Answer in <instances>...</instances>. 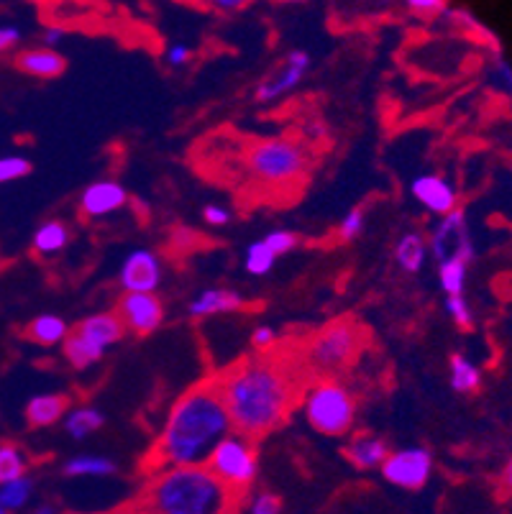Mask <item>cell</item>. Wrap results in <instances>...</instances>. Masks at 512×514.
<instances>
[{
    "label": "cell",
    "instance_id": "obj_1",
    "mask_svg": "<svg viewBox=\"0 0 512 514\" xmlns=\"http://www.w3.org/2000/svg\"><path fill=\"white\" fill-rule=\"evenodd\" d=\"M236 433L256 440L277 430L295 405L290 371L274 359H249L216 379Z\"/></svg>",
    "mask_w": 512,
    "mask_h": 514
},
{
    "label": "cell",
    "instance_id": "obj_2",
    "mask_svg": "<svg viewBox=\"0 0 512 514\" xmlns=\"http://www.w3.org/2000/svg\"><path fill=\"white\" fill-rule=\"evenodd\" d=\"M233 430L216 382L187 389L169 407L159 438L152 448L154 471L164 466H198Z\"/></svg>",
    "mask_w": 512,
    "mask_h": 514
},
{
    "label": "cell",
    "instance_id": "obj_3",
    "mask_svg": "<svg viewBox=\"0 0 512 514\" xmlns=\"http://www.w3.org/2000/svg\"><path fill=\"white\" fill-rule=\"evenodd\" d=\"M239 491L223 484L205 463L154 471L139 497L136 514H233Z\"/></svg>",
    "mask_w": 512,
    "mask_h": 514
},
{
    "label": "cell",
    "instance_id": "obj_4",
    "mask_svg": "<svg viewBox=\"0 0 512 514\" xmlns=\"http://www.w3.org/2000/svg\"><path fill=\"white\" fill-rule=\"evenodd\" d=\"M303 417L310 428L328 438H344L356 422V397L333 376L313 382L303 394Z\"/></svg>",
    "mask_w": 512,
    "mask_h": 514
},
{
    "label": "cell",
    "instance_id": "obj_5",
    "mask_svg": "<svg viewBox=\"0 0 512 514\" xmlns=\"http://www.w3.org/2000/svg\"><path fill=\"white\" fill-rule=\"evenodd\" d=\"M364 348V330L354 320H333L310 338L305 364L323 376L346 371Z\"/></svg>",
    "mask_w": 512,
    "mask_h": 514
},
{
    "label": "cell",
    "instance_id": "obj_6",
    "mask_svg": "<svg viewBox=\"0 0 512 514\" xmlns=\"http://www.w3.org/2000/svg\"><path fill=\"white\" fill-rule=\"evenodd\" d=\"M310 164L308 149L290 136L256 141L246 154V167L264 185L297 182Z\"/></svg>",
    "mask_w": 512,
    "mask_h": 514
},
{
    "label": "cell",
    "instance_id": "obj_7",
    "mask_svg": "<svg viewBox=\"0 0 512 514\" xmlns=\"http://www.w3.org/2000/svg\"><path fill=\"white\" fill-rule=\"evenodd\" d=\"M205 466L233 491H244L254 484L256 474H259V453H256L254 440L231 430L210 451Z\"/></svg>",
    "mask_w": 512,
    "mask_h": 514
},
{
    "label": "cell",
    "instance_id": "obj_8",
    "mask_svg": "<svg viewBox=\"0 0 512 514\" xmlns=\"http://www.w3.org/2000/svg\"><path fill=\"white\" fill-rule=\"evenodd\" d=\"M428 254L436 261L443 259H461L466 264H472L477 249H474L472 231H469V220H466L464 210H451V213L441 215L436 228L428 238Z\"/></svg>",
    "mask_w": 512,
    "mask_h": 514
},
{
    "label": "cell",
    "instance_id": "obj_9",
    "mask_svg": "<svg viewBox=\"0 0 512 514\" xmlns=\"http://www.w3.org/2000/svg\"><path fill=\"white\" fill-rule=\"evenodd\" d=\"M384 481H390L392 486L400 489L418 491L428 484L433 474V456L428 448H400V451H390L387 458L379 466Z\"/></svg>",
    "mask_w": 512,
    "mask_h": 514
},
{
    "label": "cell",
    "instance_id": "obj_10",
    "mask_svg": "<svg viewBox=\"0 0 512 514\" xmlns=\"http://www.w3.org/2000/svg\"><path fill=\"white\" fill-rule=\"evenodd\" d=\"M310 64H313V59H310V54L305 52V49H292L285 57V62H282L272 75H267L259 85H256V103H277V100L295 93L297 87L303 85L305 77H308Z\"/></svg>",
    "mask_w": 512,
    "mask_h": 514
},
{
    "label": "cell",
    "instance_id": "obj_11",
    "mask_svg": "<svg viewBox=\"0 0 512 514\" xmlns=\"http://www.w3.org/2000/svg\"><path fill=\"white\" fill-rule=\"evenodd\" d=\"M116 315L121 318L126 333L152 335L164 323V302L157 292H123L116 305Z\"/></svg>",
    "mask_w": 512,
    "mask_h": 514
},
{
    "label": "cell",
    "instance_id": "obj_12",
    "mask_svg": "<svg viewBox=\"0 0 512 514\" xmlns=\"http://www.w3.org/2000/svg\"><path fill=\"white\" fill-rule=\"evenodd\" d=\"M164 277V266L157 251L134 249L118 269V284L123 292H157Z\"/></svg>",
    "mask_w": 512,
    "mask_h": 514
},
{
    "label": "cell",
    "instance_id": "obj_13",
    "mask_svg": "<svg viewBox=\"0 0 512 514\" xmlns=\"http://www.w3.org/2000/svg\"><path fill=\"white\" fill-rule=\"evenodd\" d=\"M410 195H413L415 203L423 205L428 213L438 215V218L456 210V205H459V192H456L454 182L443 174H418L410 182Z\"/></svg>",
    "mask_w": 512,
    "mask_h": 514
},
{
    "label": "cell",
    "instance_id": "obj_14",
    "mask_svg": "<svg viewBox=\"0 0 512 514\" xmlns=\"http://www.w3.org/2000/svg\"><path fill=\"white\" fill-rule=\"evenodd\" d=\"M128 192L121 182L116 180H98L93 185H88L82 190L80 200V213L90 220L108 218V215L118 213V210L126 208Z\"/></svg>",
    "mask_w": 512,
    "mask_h": 514
},
{
    "label": "cell",
    "instance_id": "obj_15",
    "mask_svg": "<svg viewBox=\"0 0 512 514\" xmlns=\"http://www.w3.org/2000/svg\"><path fill=\"white\" fill-rule=\"evenodd\" d=\"M246 300L241 292L228 287H208L200 289L198 295L187 302V315L195 320L203 318H216V315H228V312L244 310Z\"/></svg>",
    "mask_w": 512,
    "mask_h": 514
},
{
    "label": "cell",
    "instance_id": "obj_16",
    "mask_svg": "<svg viewBox=\"0 0 512 514\" xmlns=\"http://www.w3.org/2000/svg\"><path fill=\"white\" fill-rule=\"evenodd\" d=\"M16 70L26 77H36V80H57L67 70V59L57 52V49L49 47H29L21 49L13 59Z\"/></svg>",
    "mask_w": 512,
    "mask_h": 514
},
{
    "label": "cell",
    "instance_id": "obj_17",
    "mask_svg": "<svg viewBox=\"0 0 512 514\" xmlns=\"http://www.w3.org/2000/svg\"><path fill=\"white\" fill-rule=\"evenodd\" d=\"M75 330L105 353H108V348L118 346L126 335V328H123L116 312H93L88 318H82Z\"/></svg>",
    "mask_w": 512,
    "mask_h": 514
},
{
    "label": "cell",
    "instance_id": "obj_18",
    "mask_svg": "<svg viewBox=\"0 0 512 514\" xmlns=\"http://www.w3.org/2000/svg\"><path fill=\"white\" fill-rule=\"evenodd\" d=\"M70 410V397L59 392H41L26 402V422L31 428H52Z\"/></svg>",
    "mask_w": 512,
    "mask_h": 514
},
{
    "label": "cell",
    "instance_id": "obj_19",
    "mask_svg": "<svg viewBox=\"0 0 512 514\" xmlns=\"http://www.w3.org/2000/svg\"><path fill=\"white\" fill-rule=\"evenodd\" d=\"M344 453L346 461L354 468H359V471H377L384 458H387V453H390V445L379 435L359 433L349 440Z\"/></svg>",
    "mask_w": 512,
    "mask_h": 514
},
{
    "label": "cell",
    "instance_id": "obj_20",
    "mask_svg": "<svg viewBox=\"0 0 512 514\" xmlns=\"http://www.w3.org/2000/svg\"><path fill=\"white\" fill-rule=\"evenodd\" d=\"M67 335H70V323L57 312H41L26 325V341L36 343L41 348L62 346Z\"/></svg>",
    "mask_w": 512,
    "mask_h": 514
},
{
    "label": "cell",
    "instance_id": "obj_21",
    "mask_svg": "<svg viewBox=\"0 0 512 514\" xmlns=\"http://www.w3.org/2000/svg\"><path fill=\"white\" fill-rule=\"evenodd\" d=\"M72 241V228L64 223V220L52 218L44 220L39 228L34 231V238H31V249L39 256L49 259V256L62 254Z\"/></svg>",
    "mask_w": 512,
    "mask_h": 514
},
{
    "label": "cell",
    "instance_id": "obj_22",
    "mask_svg": "<svg viewBox=\"0 0 512 514\" xmlns=\"http://www.w3.org/2000/svg\"><path fill=\"white\" fill-rule=\"evenodd\" d=\"M62 474L67 479H108L118 474V466L113 458L95 456V453H82L64 461Z\"/></svg>",
    "mask_w": 512,
    "mask_h": 514
},
{
    "label": "cell",
    "instance_id": "obj_23",
    "mask_svg": "<svg viewBox=\"0 0 512 514\" xmlns=\"http://www.w3.org/2000/svg\"><path fill=\"white\" fill-rule=\"evenodd\" d=\"M428 238L420 231L402 233L395 243V261L405 274H418L428 259Z\"/></svg>",
    "mask_w": 512,
    "mask_h": 514
},
{
    "label": "cell",
    "instance_id": "obj_24",
    "mask_svg": "<svg viewBox=\"0 0 512 514\" xmlns=\"http://www.w3.org/2000/svg\"><path fill=\"white\" fill-rule=\"evenodd\" d=\"M62 353H64V359H67V364L77 371L93 369L95 364H100V361L105 359V351H100L98 346H93V343H90L85 335L77 333V330H70V335L64 338Z\"/></svg>",
    "mask_w": 512,
    "mask_h": 514
},
{
    "label": "cell",
    "instance_id": "obj_25",
    "mask_svg": "<svg viewBox=\"0 0 512 514\" xmlns=\"http://www.w3.org/2000/svg\"><path fill=\"white\" fill-rule=\"evenodd\" d=\"M64 430L72 435L75 440H85L93 433H98L105 425V415L93 405H80L67 410V415L62 417Z\"/></svg>",
    "mask_w": 512,
    "mask_h": 514
},
{
    "label": "cell",
    "instance_id": "obj_26",
    "mask_svg": "<svg viewBox=\"0 0 512 514\" xmlns=\"http://www.w3.org/2000/svg\"><path fill=\"white\" fill-rule=\"evenodd\" d=\"M448 382H451L454 392L472 394L482 384V371H479V366L474 361L466 359L464 353H454L451 364H448Z\"/></svg>",
    "mask_w": 512,
    "mask_h": 514
},
{
    "label": "cell",
    "instance_id": "obj_27",
    "mask_svg": "<svg viewBox=\"0 0 512 514\" xmlns=\"http://www.w3.org/2000/svg\"><path fill=\"white\" fill-rule=\"evenodd\" d=\"M466 274L469 264L461 259H443L438 261V284H441L443 295H464Z\"/></svg>",
    "mask_w": 512,
    "mask_h": 514
},
{
    "label": "cell",
    "instance_id": "obj_28",
    "mask_svg": "<svg viewBox=\"0 0 512 514\" xmlns=\"http://www.w3.org/2000/svg\"><path fill=\"white\" fill-rule=\"evenodd\" d=\"M31 497H34V481H31L26 474L0 484V504H3L6 509H11V512L24 509Z\"/></svg>",
    "mask_w": 512,
    "mask_h": 514
},
{
    "label": "cell",
    "instance_id": "obj_29",
    "mask_svg": "<svg viewBox=\"0 0 512 514\" xmlns=\"http://www.w3.org/2000/svg\"><path fill=\"white\" fill-rule=\"evenodd\" d=\"M274 261H277V256L272 254V249L264 241H254L246 246L244 269L251 277H267L274 269Z\"/></svg>",
    "mask_w": 512,
    "mask_h": 514
},
{
    "label": "cell",
    "instance_id": "obj_30",
    "mask_svg": "<svg viewBox=\"0 0 512 514\" xmlns=\"http://www.w3.org/2000/svg\"><path fill=\"white\" fill-rule=\"evenodd\" d=\"M29 471V456L18 445L0 443V484L18 479Z\"/></svg>",
    "mask_w": 512,
    "mask_h": 514
},
{
    "label": "cell",
    "instance_id": "obj_31",
    "mask_svg": "<svg viewBox=\"0 0 512 514\" xmlns=\"http://www.w3.org/2000/svg\"><path fill=\"white\" fill-rule=\"evenodd\" d=\"M31 169L34 167H31V162L26 159V156H18V154L0 156V185L24 180V177H29L31 174Z\"/></svg>",
    "mask_w": 512,
    "mask_h": 514
},
{
    "label": "cell",
    "instance_id": "obj_32",
    "mask_svg": "<svg viewBox=\"0 0 512 514\" xmlns=\"http://www.w3.org/2000/svg\"><path fill=\"white\" fill-rule=\"evenodd\" d=\"M264 243H267L269 249H272V254L280 259V256L290 254V251L297 249V243H300V236H297L295 231H287V228H274V231H269L267 236L262 238Z\"/></svg>",
    "mask_w": 512,
    "mask_h": 514
},
{
    "label": "cell",
    "instance_id": "obj_33",
    "mask_svg": "<svg viewBox=\"0 0 512 514\" xmlns=\"http://www.w3.org/2000/svg\"><path fill=\"white\" fill-rule=\"evenodd\" d=\"M364 228H367V213L361 208H351L338 223V238L346 243L356 241L364 233Z\"/></svg>",
    "mask_w": 512,
    "mask_h": 514
},
{
    "label": "cell",
    "instance_id": "obj_34",
    "mask_svg": "<svg viewBox=\"0 0 512 514\" xmlns=\"http://www.w3.org/2000/svg\"><path fill=\"white\" fill-rule=\"evenodd\" d=\"M446 312H448V318L454 320L459 328H472L474 315L464 295H446Z\"/></svg>",
    "mask_w": 512,
    "mask_h": 514
},
{
    "label": "cell",
    "instance_id": "obj_35",
    "mask_svg": "<svg viewBox=\"0 0 512 514\" xmlns=\"http://www.w3.org/2000/svg\"><path fill=\"white\" fill-rule=\"evenodd\" d=\"M251 514H282V499L277 494L262 491L251 499Z\"/></svg>",
    "mask_w": 512,
    "mask_h": 514
},
{
    "label": "cell",
    "instance_id": "obj_36",
    "mask_svg": "<svg viewBox=\"0 0 512 514\" xmlns=\"http://www.w3.org/2000/svg\"><path fill=\"white\" fill-rule=\"evenodd\" d=\"M203 220H205V223H208V226L223 228V226H228V223H231L233 213L226 208V205L210 203V205H205V208H203Z\"/></svg>",
    "mask_w": 512,
    "mask_h": 514
},
{
    "label": "cell",
    "instance_id": "obj_37",
    "mask_svg": "<svg viewBox=\"0 0 512 514\" xmlns=\"http://www.w3.org/2000/svg\"><path fill=\"white\" fill-rule=\"evenodd\" d=\"M274 343H277V330H274L272 325L262 323L251 330V346H254L256 351H269Z\"/></svg>",
    "mask_w": 512,
    "mask_h": 514
},
{
    "label": "cell",
    "instance_id": "obj_38",
    "mask_svg": "<svg viewBox=\"0 0 512 514\" xmlns=\"http://www.w3.org/2000/svg\"><path fill=\"white\" fill-rule=\"evenodd\" d=\"M192 47L182 44V41H175V44H169L167 52H164V59H167L169 67H187L192 62Z\"/></svg>",
    "mask_w": 512,
    "mask_h": 514
},
{
    "label": "cell",
    "instance_id": "obj_39",
    "mask_svg": "<svg viewBox=\"0 0 512 514\" xmlns=\"http://www.w3.org/2000/svg\"><path fill=\"white\" fill-rule=\"evenodd\" d=\"M448 0H405L408 11L418 13V16H438V13H446Z\"/></svg>",
    "mask_w": 512,
    "mask_h": 514
},
{
    "label": "cell",
    "instance_id": "obj_40",
    "mask_svg": "<svg viewBox=\"0 0 512 514\" xmlns=\"http://www.w3.org/2000/svg\"><path fill=\"white\" fill-rule=\"evenodd\" d=\"M21 44V29L16 24H0V57Z\"/></svg>",
    "mask_w": 512,
    "mask_h": 514
},
{
    "label": "cell",
    "instance_id": "obj_41",
    "mask_svg": "<svg viewBox=\"0 0 512 514\" xmlns=\"http://www.w3.org/2000/svg\"><path fill=\"white\" fill-rule=\"evenodd\" d=\"M203 3L210 8V11L226 13V16H231V13L246 11V8H249L254 0H203Z\"/></svg>",
    "mask_w": 512,
    "mask_h": 514
},
{
    "label": "cell",
    "instance_id": "obj_42",
    "mask_svg": "<svg viewBox=\"0 0 512 514\" xmlns=\"http://www.w3.org/2000/svg\"><path fill=\"white\" fill-rule=\"evenodd\" d=\"M64 36H67V31H64L62 26H47V29H44V34H41V41H44V47L57 49L59 44L64 41Z\"/></svg>",
    "mask_w": 512,
    "mask_h": 514
},
{
    "label": "cell",
    "instance_id": "obj_43",
    "mask_svg": "<svg viewBox=\"0 0 512 514\" xmlns=\"http://www.w3.org/2000/svg\"><path fill=\"white\" fill-rule=\"evenodd\" d=\"M502 484H505V489L512 494V458H510V461H507L505 471H502Z\"/></svg>",
    "mask_w": 512,
    "mask_h": 514
},
{
    "label": "cell",
    "instance_id": "obj_44",
    "mask_svg": "<svg viewBox=\"0 0 512 514\" xmlns=\"http://www.w3.org/2000/svg\"><path fill=\"white\" fill-rule=\"evenodd\" d=\"M34 514H59V509L54 507V504H39V507L34 509Z\"/></svg>",
    "mask_w": 512,
    "mask_h": 514
},
{
    "label": "cell",
    "instance_id": "obj_45",
    "mask_svg": "<svg viewBox=\"0 0 512 514\" xmlns=\"http://www.w3.org/2000/svg\"><path fill=\"white\" fill-rule=\"evenodd\" d=\"M308 131V136H313V139H320V136H323V126H318V123H310Z\"/></svg>",
    "mask_w": 512,
    "mask_h": 514
},
{
    "label": "cell",
    "instance_id": "obj_46",
    "mask_svg": "<svg viewBox=\"0 0 512 514\" xmlns=\"http://www.w3.org/2000/svg\"><path fill=\"white\" fill-rule=\"evenodd\" d=\"M0 514H11V509H6L3 504H0Z\"/></svg>",
    "mask_w": 512,
    "mask_h": 514
},
{
    "label": "cell",
    "instance_id": "obj_47",
    "mask_svg": "<svg viewBox=\"0 0 512 514\" xmlns=\"http://www.w3.org/2000/svg\"><path fill=\"white\" fill-rule=\"evenodd\" d=\"M282 3H305V0H282Z\"/></svg>",
    "mask_w": 512,
    "mask_h": 514
},
{
    "label": "cell",
    "instance_id": "obj_48",
    "mask_svg": "<svg viewBox=\"0 0 512 514\" xmlns=\"http://www.w3.org/2000/svg\"><path fill=\"white\" fill-rule=\"evenodd\" d=\"M95 514H116V512H95Z\"/></svg>",
    "mask_w": 512,
    "mask_h": 514
}]
</instances>
